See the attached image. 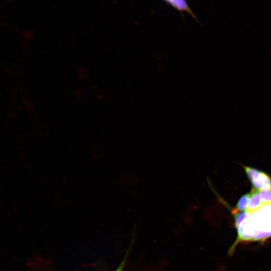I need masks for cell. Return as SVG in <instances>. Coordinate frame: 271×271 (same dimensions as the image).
I'll return each mask as SVG.
<instances>
[{"instance_id":"52a82bcc","label":"cell","mask_w":271,"mask_h":271,"mask_svg":"<svg viewBox=\"0 0 271 271\" xmlns=\"http://www.w3.org/2000/svg\"><path fill=\"white\" fill-rule=\"evenodd\" d=\"M245 172L249 180H250L253 177V175L258 170L257 169L250 167H244Z\"/></svg>"},{"instance_id":"6da1fadb","label":"cell","mask_w":271,"mask_h":271,"mask_svg":"<svg viewBox=\"0 0 271 271\" xmlns=\"http://www.w3.org/2000/svg\"><path fill=\"white\" fill-rule=\"evenodd\" d=\"M250 181L253 188L259 191L271 190V178L264 172L257 170Z\"/></svg>"},{"instance_id":"5b68a950","label":"cell","mask_w":271,"mask_h":271,"mask_svg":"<svg viewBox=\"0 0 271 271\" xmlns=\"http://www.w3.org/2000/svg\"><path fill=\"white\" fill-rule=\"evenodd\" d=\"M259 195L263 203H271V190L260 191Z\"/></svg>"},{"instance_id":"277c9868","label":"cell","mask_w":271,"mask_h":271,"mask_svg":"<svg viewBox=\"0 0 271 271\" xmlns=\"http://www.w3.org/2000/svg\"><path fill=\"white\" fill-rule=\"evenodd\" d=\"M179 10L191 12L185 0H166Z\"/></svg>"},{"instance_id":"7a4b0ae2","label":"cell","mask_w":271,"mask_h":271,"mask_svg":"<svg viewBox=\"0 0 271 271\" xmlns=\"http://www.w3.org/2000/svg\"><path fill=\"white\" fill-rule=\"evenodd\" d=\"M252 195L246 210L251 212L259 208L263 204L260 195V191L253 188L251 190Z\"/></svg>"},{"instance_id":"3957f363","label":"cell","mask_w":271,"mask_h":271,"mask_svg":"<svg viewBox=\"0 0 271 271\" xmlns=\"http://www.w3.org/2000/svg\"><path fill=\"white\" fill-rule=\"evenodd\" d=\"M251 195L252 193L250 191V192L241 196L236 204L235 209L238 211H243L245 210L251 198Z\"/></svg>"},{"instance_id":"8992f818","label":"cell","mask_w":271,"mask_h":271,"mask_svg":"<svg viewBox=\"0 0 271 271\" xmlns=\"http://www.w3.org/2000/svg\"><path fill=\"white\" fill-rule=\"evenodd\" d=\"M131 248V246L130 245L128 249L127 250L124 256L123 257L122 260H121L119 265L117 266V267L115 269L114 271H123L125 264L126 263L127 258L129 255V253Z\"/></svg>"}]
</instances>
